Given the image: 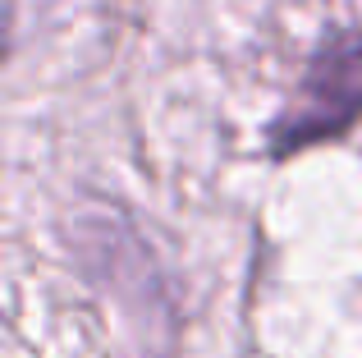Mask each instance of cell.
<instances>
[{"label": "cell", "mask_w": 362, "mask_h": 358, "mask_svg": "<svg viewBox=\"0 0 362 358\" xmlns=\"http://www.w3.org/2000/svg\"><path fill=\"white\" fill-rule=\"evenodd\" d=\"M362 115V42L358 37H330L312 55L293 101L271 125V147L280 156L303 152L321 138L344 134Z\"/></svg>", "instance_id": "cell-1"}]
</instances>
